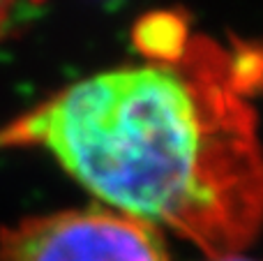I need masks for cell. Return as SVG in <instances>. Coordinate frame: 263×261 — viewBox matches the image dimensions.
<instances>
[{
  "label": "cell",
  "instance_id": "obj_1",
  "mask_svg": "<svg viewBox=\"0 0 263 261\" xmlns=\"http://www.w3.org/2000/svg\"><path fill=\"white\" fill-rule=\"evenodd\" d=\"M261 90V44L196 35L173 60L97 72L49 95L0 125V151L49 153L102 206L208 259L242 254L263 229Z\"/></svg>",
  "mask_w": 263,
  "mask_h": 261
},
{
  "label": "cell",
  "instance_id": "obj_2",
  "mask_svg": "<svg viewBox=\"0 0 263 261\" xmlns=\"http://www.w3.org/2000/svg\"><path fill=\"white\" fill-rule=\"evenodd\" d=\"M0 261H171V254L157 227L106 206H86L5 227Z\"/></svg>",
  "mask_w": 263,
  "mask_h": 261
},
{
  "label": "cell",
  "instance_id": "obj_3",
  "mask_svg": "<svg viewBox=\"0 0 263 261\" xmlns=\"http://www.w3.org/2000/svg\"><path fill=\"white\" fill-rule=\"evenodd\" d=\"M190 37L182 16L171 12L148 14L134 28V44L141 49L145 60L178 58Z\"/></svg>",
  "mask_w": 263,
  "mask_h": 261
},
{
  "label": "cell",
  "instance_id": "obj_4",
  "mask_svg": "<svg viewBox=\"0 0 263 261\" xmlns=\"http://www.w3.org/2000/svg\"><path fill=\"white\" fill-rule=\"evenodd\" d=\"M44 0H0V40L21 30Z\"/></svg>",
  "mask_w": 263,
  "mask_h": 261
},
{
  "label": "cell",
  "instance_id": "obj_5",
  "mask_svg": "<svg viewBox=\"0 0 263 261\" xmlns=\"http://www.w3.org/2000/svg\"><path fill=\"white\" fill-rule=\"evenodd\" d=\"M208 261H254V259L245 257V254H229V257H213Z\"/></svg>",
  "mask_w": 263,
  "mask_h": 261
}]
</instances>
